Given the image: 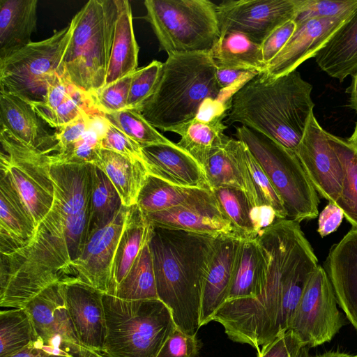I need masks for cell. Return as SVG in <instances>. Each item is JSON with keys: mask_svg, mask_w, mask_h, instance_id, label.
Returning <instances> with one entry per match:
<instances>
[{"mask_svg": "<svg viewBox=\"0 0 357 357\" xmlns=\"http://www.w3.org/2000/svg\"><path fill=\"white\" fill-rule=\"evenodd\" d=\"M217 236L152 226L149 246L158 297L188 335L196 336L200 328L202 290Z\"/></svg>", "mask_w": 357, "mask_h": 357, "instance_id": "1", "label": "cell"}, {"mask_svg": "<svg viewBox=\"0 0 357 357\" xmlns=\"http://www.w3.org/2000/svg\"><path fill=\"white\" fill-rule=\"evenodd\" d=\"M312 91L296 70L275 78L259 73L230 97L226 123H241L294 152L313 113Z\"/></svg>", "mask_w": 357, "mask_h": 357, "instance_id": "2", "label": "cell"}, {"mask_svg": "<svg viewBox=\"0 0 357 357\" xmlns=\"http://www.w3.org/2000/svg\"><path fill=\"white\" fill-rule=\"evenodd\" d=\"M70 215L62 195L54 190L53 205L22 248L1 254L0 306L24 308L50 285L73 277L65 235Z\"/></svg>", "mask_w": 357, "mask_h": 357, "instance_id": "3", "label": "cell"}, {"mask_svg": "<svg viewBox=\"0 0 357 357\" xmlns=\"http://www.w3.org/2000/svg\"><path fill=\"white\" fill-rule=\"evenodd\" d=\"M209 52L168 55L151 95L137 109L154 128L172 132L223 93Z\"/></svg>", "mask_w": 357, "mask_h": 357, "instance_id": "4", "label": "cell"}, {"mask_svg": "<svg viewBox=\"0 0 357 357\" xmlns=\"http://www.w3.org/2000/svg\"><path fill=\"white\" fill-rule=\"evenodd\" d=\"M118 14V0H89L70 21L72 36L61 70L94 96L105 84Z\"/></svg>", "mask_w": 357, "mask_h": 357, "instance_id": "5", "label": "cell"}, {"mask_svg": "<svg viewBox=\"0 0 357 357\" xmlns=\"http://www.w3.org/2000/svg\"><path fill=\"white\" fill-rule=\"evenodd\" d=\"M108 357H157L176 326L169 307L159 298L128 301L103 294Z\"/></svg>", "mask_w": 357, "mask_h": 357, "instance_id": "6", "label": "cell"}, {"mask_svg": "<svg viewBox=\"0 0 357 357\" xmlns=\"http://www.w3.org/2000/svg\"><path fill=\"white\" fill-rule=\"evenodd\" d=\"M144 18L167 55L210 52L220 38L217 5L208 0H146Z\"/></svg>", "mask_w": 357, "mask_h": 357, "instance_id": "7", "label": "cell"}, {"mask_svg": "<svg viewBox=\"0 0 357 357\" xmlns=\"http://www.w3.org/2000/svg\"><path fill=\"white\" fill-rule=\"evenodd\" d=\"M236 136L247 146L281 198L287 219L301 222L318 216L319 200L295 153L244 126Z\"/></svg>", "mask_w": 357, "mask_h": 357, "instance_id": "8", "label": "cell"}, {"mask_svg": "<svg viewBox=\"0 0 357 357\" xmlns=\"http://www.w3.org/2000/svg\"><path fill=\"white\" fill-rule=\"evenodd\" d=\"M72 24L0 59V86L29 103L44 100L72 36Z\"/></svg>", "mask_w": 357, "mask_h": 357, "instance_id": "9", "label": "cell"}, {"mask_svg": "<svg viewBox=\"0 0 357 357\" xmlns=\"http://www.w3.org/2000/svg\"><path fill=\"white\" fill-rule=\"evenodd\" d=\"M0 142L1 170L9 174L37 227L54 200L49 153L21 142L3 127Z\"/></svg>", "mask_w": 357, "mask_h": 357, "instance_id": "10", "label": "cell"}, {"mask_svg": "<svg viewBox=\"0 0 357 357\" xmlns=\"http://www.w3.org/2000/svg\"><path fill=\"white\" fill-rule=\"evenodd\" d=\"M337 304L329 277L319 265L303 291L289 330L310 348L330 342L344 324Z\"/></svg>", "mask_w": 357, "mask_h": 357, "instance_id": "11", "label": "cell"}, {"mask_svg": "<svg viewBox=\"0 0 357 357\" xmlns=\"http://www.w3.org/2000/svg\"><path fill=\"white\" fill-rule=\"evenodd\" d=\"M298 0H229L217 5L220 33L238 32L261 45L277 28L294 20Z\"/></svg>", "mask_w": 357, "mask_h": 357, "instance_id": "12", "label": "cell"}, {"mask_svg": "<svg viewBox=\"0 0 357 357\" xmlns=\"http://www.w3.org/2000/svg\"><path fill=\"white\" fill-rule=\"evenodd\" d=\"M31 319L37 339L77 357L100 353L80 342L66 306L63 280L54 283L33 298L24 307Z\"/></svg>", "mask_w": 357, "mask_h": 357, "instance_id": "13", "label": "cell"}, {"mask_svg": "<svg viewBox=\"0 0 357 357\" xmlns=\"http://www.w3.org/2000/svg\"><path fill=\"white\" fill-rule=\"evenodd\" d=\"M294 153L316 192L335 204L342 189L344 170L329 143L328 132L314 112Z\"/></svg>", "mask_w": 357, "mask_h": 357, "instance_id": "14", "label": "cell"}, {"mask_svg": "<svg viewBox=\"0 0 357 357\" xmlns=\"http://www.w3.org/2000/svg\"><path fill=\"white\" fill-rule=\"evenodd\" d=\"M128 211L123 205L107 225L89 238L82 254L71 263L73 277L104 294L111 292L115 255Z\"/></svg>", "mask_w": 357, "mask_h": 357, "instance_id": "15", "label": "cell"}, {"mask_svg": "<svg viewBox=\"0 0 357 357\" xmlns=\"http://www.w3.org/2000/svg\"><path fill=\"white\" fill-rule=\"evenodd\" d=\"M63 289L70 318L81 344L102 353L107 327L102 292L76 278L63 280Z\"/></svg>", "mask_w": 357, "mask_h": 357, "instance_id": "16", "label": "cell"}, {"mask_svg": "<svg viewBox=\"0 0 357 357\" xmlns=\"http://www.w3.org/2000/svg\"><path fill=\"white\" fill-rule=\"evenodd\" d=\"M348 18H315L296 23L292 36L262 73L275 78L296 70L305 61L314 57Z\"/></svg>", "mask_w": 357, "mask_h": 357, "instance_id": "17", "label": "cell"}, {"mask_svg": "<svg viewBox=\"0 0 357 357\" xmlns=\"http://www.w3.org/2000/svg\"><path fill=\"white\" fill-rule=\"evenodd\" d=\"M153 227L181 229L213 236L233 235L244 238L221 211L213 193L195 203L145 215Z\"/></svg>", "mask_w": 357, "mask_h": 357, "instance_id": "18", "label": "cell"}, {"mask_svg": "<svg viewBox=\"0 0 357 357\" xmlns=\"http://www.w3.org/2000/svg\"><path fill=\"white\" fill-rule=\"evenodd\" d=\"M243 239L233 235L217 236L202 290L200 327L213 321L217 311L228 300Z\"/></svg>", "mask_w": 357, "mask_h": 357, "instance_id": "19", "label": "cell"}, {"mask_svg": "<svg viewBox=\"0 0 357 357\" xmlns=\"http://www.w3.org/2000/svg\"><path fill=\"white\" fill-rule=\"evenodd\" d=\"M326 267L337 303L357 330V229L332 246Z\"/></svg>", "mask_w": 357, "mask_h": 357, "instance_id": "20", "label": "cell"}, {"mask_svg": "<svg viewBox=\"0 0 357 357\" xmlns=\"http://www.w3.org/2000/svg\"><path fill=\"white\" fill-rule=\"evenodd\" d=\"M142 149L149 174L179 186L211 190L202 167L177 144H156Z\"/></svg>", "mask_w": 357, "mask_h": 357, "instance_id": "21", "label": "cell"}, {"mask_svg": "<svg viewBox=\"0 0 357 357\" xmlns=\"http://www.w3.org/2000/svg\"><path fill=\"white\" fill-rule=\"evenodd\" d=\"M38 116L50 126L59 128L83 113L101 116L93 96L72 83L64 74L50 84L44 100L32 104Z\"/></svg>", "mask_w": 357, "mask_h": 357, "instance_id": "22", "label": "cell"}, {"mask_svg": "<svg viewBox=\"0 0 357 357\" xmlns=\"http://www.w3.org/2000/svg\"><path fill=\"white\" fill-rule=\"evenodd\" d=\"M36 229L33 217L9 174L1 170L0 254H8L24 246Z\"/></svg>", "mask_w": 357, "mask_h": 357, "instance_id": "23", "label": "cell"}, {"mask_svg": "<svg viewBox=\"0 0 357 357\" xmlns=\"http://www.w3.org/2000/svg\"><path fill=\"white\" fill-rule=\"evenodd\" d=\"M26 100L0 86V127L32 147L50 153L56 144Z\"/></svg>", "mask_w": 357, "mask_h": 357, "instance_id": "24", "label": "cell"}, {"mask_svg": "<svg viewBox=\"0 0 357 357\" xmlns=\"http://www.w3.org/2000/svg\"><path fill=\"white\" fill-rule=\"evenodd\" d=\"M318 66L340 82L357 70V9L316 54Z\"/></svg>", "mask_w": 357, "mask_h": 357, "instance_id": "25", "label": "cell"}, {"mask_svg": "<svg viewBox=\"0 0 357 357\" xmlns=\"http://www.w3.org/2000/svg\"><path fill=\"white\" fill-rule=\"evenodd\" d=\"M37 0H0V59L31 43Z\"/></svg>", "mask_w": 357, "mask_h": 357, "instance_id": "26", "label": "cell"}, {"mask_svg": "<svg viewBox=\"0 0 357 357\" xmlns=\"http://www.w3.org/2000/svg\"><path fill=\"white\" fill-rule=\"evenodd\" d=\"M243 148L241 140L229 137L208 156L202 167L211 190L221 187L241 189L246 192L252 204Z\"/></svg>", "mask_w": 357, "mask_h": 357, "instance_id": "27", "label": "cell"}, {"mask_svg": "<svg viewBox=\"0 0 357 357\" xmlns=\"http://www.w3.org/2000/svg\"><path fill=\"white\" fill-rule=\"evenodd\" d=\"M139 50L130 3L128 0H118V14L105 86L137 69Z\"/></svg>", "mask_w": 357, "mask_h": 357, "instance_id": "28", "label": "cell"}, {"mask_svg": "<svg viewBox=\"0 0 357 357\" xmlns=\"http://www.w3.org/2000/svg\"><path fill=\"white\" fill-rule=\"evenodd\" d=\"M94 165L112 183L124 206L129 208L136 204L139 192L149 174L144 163L101 148Z\"/></svg>", "mask_w": 357, "mask_h": 357, "instance_id": "29", "label": "cell"}, {"mask_svg": "<svg viewBox=\"0 0 357 357\" xmlns=\"http://www.w3.org/2000/svg\"><path fill=\"white\" fill-rule=\"evenodd\" d=\"M211 195V190L179 186L149 174L136 204L146 215L188 205Z\"/></svg>", "mask_w": 357, "mask_h": 357, "instance_id": "30", "label": "cell"}, {"mask_svg": "<svg viewBox=\"0 0 357 357\" xmlns=\"http://www.w3.org/2000/svg\"><path fill=\"white\" fill-rule=\"evenodd\" d=\"M227 114L209 119L196 117L172 132L180 135L177 145L188 153L202 166L208 156L224 144L229 137L224 134L227 126L223 119Z\"/></svg>", "mask_w": 357, "mask_h": 357, "instance_id": "31", "label": "cell"}, {"mask_svg": "<svg viewBox=\"0 0 357 357\" xmlns=\"http://www.w3.org/2000/svg\"><path fill=\"white\" fill-rule=\"evenodd\" d=\"M152 225L137 204L129 207L114 261L112 294L125 278L141 250L149 241Z\"/></svg>", "mask_w": 357, "mask_h": 357, "instance_id": "32", "label": "cell"}, {"mask_svg": "<svg viewBox=\"0 0 357 357\" xmlns=\"http://www.w3.org/2000/svg\"><path fill=\"white\" fill-rule=\"evenodd\" d=\"M217 68H229L262 73L266 65L263 61L261 45L238 32L220 33L210 51Z\"/></svg>", "mask_w": 357, "mask_h": 357, "instance_id": "33", "label": "cell"}, {"mask_svg": "<svg viewBox=\"0 0 357 357\" xmlns=\"http://www.w3.org/2000/svg\"><path fill=\"white\" fill-rule=\"evenodd\" d=\"M266 274V261L255 238L242 240L229 299L255 297L261 291Z\"/></svg>", "mask_w": 357, "mask_h": 357, "instance_id": "34", "label": "cell"}, {"mask_svg": "<svg viewBox=\"0 0 357 357\" xmlns=\"http://www.w3.org/2000/svg\"><path fill=\"white\" fill-rule=\"evenodd\" d=\"M330 144L336 153L344 170L342 189L335 205L357 229V149L347 140L328 132Z\"/></svg>", "mask_w": 357, "mask_h": 357, "instance_id": "35", "label": "cell"}, {"mask_svg": "<svg viewBox=\"0 0 357 357\" xmlns=\"http://www.w3.org/2000/svg\"><path fill=\"white\" fill-rule=\"evenodd\" d=\"M112 295L128 301L158 298L149 240Z\"/></svg>", "mask_w": 357, "mask_h": 357, "instance_id": "36", "label": "cell"}, {"mask_svg": "<svg viewBox=\"0 0 357 357\" xmlns=\"http://www.w3.org/2000/svg\"><path fill=\"white\" fill-rule=\"evenodd\" d=\"M122 206L121 197L112 183L101 169L93 165L88 239L107 225Z\"/></svg>", "mask_w": 357, "mask_h": 357, "instance_id": "37", "label": "cell"}, {"mask_svg": "<svg viewBox=\"0 0 357 357\" xmlns=\"http://www.w3.org/2000/svg\"><path fill=\"white\" fill-rule=\"evenodd\" d=\"M38 340L25 308L0 312V357H10Z\"/></svg>", "mask_w": 357, "mask_h": 357, "instance_id": "38", "label": "cell"}, {"mask_svg": "<svg viewBox=\"0 0 357 357\" xmlns=\"http://www.w3.org/2000/svg\"><path fill=\"white\" fill-rule=\"evenodd\" d=\"M101 117L138 143L142 148L152 144L172 142L135 109L127 107L116 112L102 114Z\"/></svg>", "mask_w": 357, "mask_h": 357, "instance_id": "39", "label": "cell"}, {"mask_svg": "<svg viewBox=\"0 0 357 357\" xmlns=\"http://www.w3.org/2000/svg\"><path fill=\"white\" fill-rule=\"evenodd\" d=\"M243 155L250 188L252 206H269L274 209L278 219H287L281 198L261 167L244 143Z\"/></svg>", "mask_w": 357, "mask_h": 357, "instance_id": "40", "label": "cell"}, {"mask_svg": "<svg viewBox=\"0 0 357 357\" xmlns=\"http://www.w3.org/2000/svg\"><path fill=\"white\" fill-rule=\"evenodd\" d=\"M211 190L221 211L244 238H255L250 215L253 206L246 192L234 187H221Z\"/></svg>", "mask_w": 357, "mask_h": 357, "instance_id": "41", "label": "cell"}, {"mask_svg": "<svg viewBox=\"0 0 357 357\" xmlns=\"http://www.w3.org/2000/svg\"><path fill=\"white\" fill-rule=\"evenodd\" d=\"M107 123L97 116L85 134L77 143L61 153L49 154L54 163L92 164L94 165L101 147V141Z\"/></svg>", "mask_w": 357, "mask_h": 357, "instance_id": "42", "label": "cell"}, {"mask_svg": "<svg viewBox=\"0 0 357 357\" xmlns=\"http://www.w3.org/2000/svg\"><path fill=\"white\" fill-rule=\"evenodd\" d=\"M356 9L357 0H298L294 22L349 17Z\"/></svg>", "mask_w": 357, "mask_h": 357, "instance_id": "43", "label": "cell"}, {"mask_svg": "<svg viewBox=\"0 0 357 357\" xmlns=\"http://www.w3.org/2000/svg\"><path fill=\"white\" fill-rule=\"evenodd\" d=\"M162 65L163 63L153 60L132 73L128 108L137 109L151 95L160 77Z\"/></svg>", "mask_w": 357, "mask_h": 357, "instance_id": "44", "label": "cell"}, {"mask_svg": "<svg viewBox=\"0 0 357 357\" xmlns=\"http://www.w3.org/2000/svg\"><path fill=\"white\" fill-rule=\"evenodd\" d=\"M132 73L103 86L93 96L95 105L101 114L128 107Z\"/></svg>", "mask_w": 357, "mask_h": 357, "instance_id": "45", "label": "cell"}, {"mask_svg": "<svg viewBox=\"0 0 357 357\" xmlns=\"http://www.w3.org/2000/svg\"><path fill=\"white\" fill-rule=\"evenodd\" d=\"M90 204L74 215L67 217L65 235L72 261L83 252L88 241Z\"/></svg>", "mask_w": 357, "mask_h": 357, "instance_id": "46", "label": "cell"}, {"mask_svg": "<svg viewBox=\"0 0 357 357\" xmlns=\"http://www.w3.org/2000/svg\"><path fill=\"white\" fill-rule=\"evenodd\" d=\"M309 349L295 333L287 330L263 346L257 357H307Z\"/></svg>", "mask_w": 357, "mask_h": 357, "instance_id": "47", "label": "cell"}, {"mask_svg": "<svg viewBox=\"0 0 357 357\" xmlns=\"http://www.w3.org/2000/svg\"><path fill=\"white\" fill-rule=\"evenodd\" d=\"M101 147L114 151L130 160L145 164L141 146L108 123L102 138Z\"/></svg>", "mask_w": 357, "mask_h": 357, "instance_id": "48", "label": "cell"}, {"mask_svg": "<svg viewBox=\"0 0 357 357\" xmlns=\"http://www.w3.org/2000/svg\"><path fill=\"white\" fill-rule=\"evenodd\" d=\"M97 116L99 115L83 113L73 121L57 128L54 134L56 144L53 151L61 153L79 141L89 130Z\"/></svg>", "mask_w": 357, "mask_h": 357, "instance_id": "49", "label": "cell"}, {"mask_svg": "<svg viewBox=\"0 0 357 357\" xmlns=\"http://www.w3.org/2000/svg\"><path fill=\"white\" fill-rule=\"evenodd\" d=\"M198 349L196 336L188 335L176 327L165 342L157 357H195Z\"/></svg>", "mask_w": 357, "mask_h": 357, "instance_id": "50", "label": "cell"}, {"mask_svg": "<svg viewBox=\"0 0 357 357\" xmlns=\"http://www.w3.org/2000/svg\"><path fill=\"white\" fill-rule=\"evenodd\" d=\"M294 20H290L275 29L261 45L262 58L266 65L281 51L296 29Z\"/></svg>", "mask_w": 357, "mask_h": 357, "instance_id": "51", "label": "cell"}, {"mask_svg": "<svg viewBox=\"0 0 357 357\" xmlns=\"http://www.w3.org/2000/svg\"><path fill=\"white\" fill-rule=\"evenodd\" d=\"M344 213L333 203H328L319 215L317 231L324 237L337 230L342 222Z\"/></svg>", "mask_w": 357, "mask_h": 357, "instance_id": "52", "label": "cell"}, {"mask_svg": "<svg viewBox=\"0 0 357 357\" xmlns=\"http://www.w3.org/2000/svg\"><path fill=\"white\" fill-rule=\"evenodd\" d=\"M10 357H77L62 349L45 344L39 339Z\"/></svg>", "mask_w": 357, "mask_h": 357, "instance_id": "53", "label": "cell"}, {"mask_svg": "<svg viewBox=\"0 0 357 357\" xmlns=\"http://www.w3.org/2000/svg\"><path fill=\"white\" fill-rule=\"evenodd\" d=\"M257 74L259 73L243 70L217 68L216 79L220 87L225 91L237 83L240 84L242 81L250 79Z\"/></svg>", "mask_w": 357, "mask_h": 357, "instance_id": "54", "label": "cell"}, {"mask_svg": "<svg viewBox=\"0 0 357 357\" xmlns=\"http://www.w3.org/2000/svg\"><path fill=\"white\" fill-rule=\"evenodd\" d=\"M250 215L256 236L259 231L271 226L278 219L274 209L269 206H253Z\"/></svg>", "mask_w": 357, "mask_h": 357, "instance_id": "55", "label": "cell"}, {"mask_svg": "<svg viewBox=\"0 0 357 357\" xmlns=\"http://www.w3.org/2000/svg\"><path fill=\"white\" fill-rule=\"evenodd\" d=\"M351 77V82L347 89V93L349 94V107L357 112V70Z\"/></svg>", "mask_w": 357, "mask_h": 357, "instance_id": "56", "label": "cell"}, {"mask_svg": "<svg viewBox=\"0 0 357 357\" xmlns=\"http://www.w3.org/2000/svg\"><path fill=\"white\" fill-rule=\"evenodd\" d=\"M311 357H357V354L354 355L338 351H329Z\"/></svg>", "mask_w": 357, "mask_h": 357, "instance_id": "57", "label": "cell"}, {"mask_svg": "<svg viewBox=\"0 0 357 357\" xmlns=\"http://www.w3.org/2000/svg\"><path fill=\"white\" fill-rule=\"evenodd\" d=\"M347 141L357 149V121L352 135L347 139Z\"/></svg>", "mask_w": 357, "mask_h": 357, "instance_id": "58", "label": "cell"}, {"mask_svg": "<svg viewBox=\"0 0 357 357\" xmlns=\"http://www.w3.org/2000/svg\"><path fill=\"white\" fill-rule=\"evenodd\" d=\"M89 357H108V356H107L105 354H104L102 353H96Z\"/></svg>", "mask_w": 357, "mask_h": 357, "instance_id": "59", "label": "cell"}, {"mask_svg": "<svg viewBox=\"0 0 357 357\" xmlns=\"http://www.w3.org/2000/svg\"><path fill=\"white\" fill-rule=\"evenodd\" d=\"M307 357H311V356H310V354H309L308 356H307Z\"/></svg>", "mask_w": 357, "mask_h": 357, "instance_id": "60", "label": "cell"}]
</instances>
